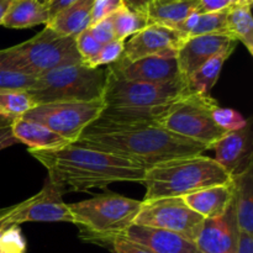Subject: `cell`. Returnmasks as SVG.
Masks as SVG:
<instances>
[{
  "instance_id": "obj_29",
  "label": "cell",
  "mask_w": 253,
  "mask_h": 253,
  "mask_svg": "<svg viewBox=\"0 0 253 253\" xmlns=\"http://www.w3.org/2000/svg\"><path fill=\"white\" fill-rule=\"evenodd\" d=\"M36 83V77L12 71L0 64V89L1 90L29 91Z\"/></svg>"
},
{
  "instance_id": "obj_35",
  "label": "cell",
  "mask_w": 253,
  "mask_h": 253,
  "mask_svg": "<svg viewBox=\"0 0 253 253\" xmlns=\"http://www.w3.org/2000/svg\"><path fill=\"white\" fill-rule=\"evenodd\" d=\"M110 245L113 246L114 253H153L146 247L130 241L123 236L115 237Z\"/></svg>"
},
{
  "instance_id": "obj_25",
  "label": "cell",
  "mask_w": 253,
  "mask_h": 253,
  "mask_svg": "<svg viewBox=\"0 0 253 253\" xmlns=\"http://www.w3.org/2000/svg\"><path fill=\"white\" fill-rule=\"evenodd\" d=\"M229 7L216 12H193L174 30H178L187 37L210 34H227L226 15ZM229 35V34H227Z\"/></svg>"
},
{
  "instance_id": "obj_13",
  "label": "cell",
  "mask_w": 253,
  "mask_h": 253,
  "mask_svg": "<svg viewBox=\"0 0 253 253\" xmlns=\"http://www.w3.org/2000/svg\"><path fill=\"white\" fill-rule=\"evenodd\" d=\"M63 193L49 180L40 193L30 199L20 203V207L14 215V224L19 226L22 222L43 221V222H72L68 204L62 199Z\"/></svg>"
},
{
  "instance_id": "obj_15",
  "label": "cell",
  "mask_w": 253,
  "mask_h": 253,
  "mask_svg": "<svg viewBox=\"0 0 253 253\" xmlns=\"http://www.w3.org/2000/svg\"><path fill=\"white\" fill-rule=\"evenodd\" d=\"M234 43H237V41L227 34L187 37L177 52V61L183 78H189L208 59Z\"/></svg>"
},
{
  "instance_id": "obj_8",
  "label": "cell",
  "mask_w": 253,
  "mask_h": 253,
  "mask_svg": "<svg viewBox=\"0 0 253 253\" xmlns=\"http://www.w3.org/2000/svg\"><path fill=\"white\" fill-rule=\"evenodd\" d=\"M190 93L193 90L187 79L155 84L127 81L109 72L103 101L108 108L156 109L170 105Z\"/></svg>"
},
{
  "instance_id": "obj_9",
  "label": "cell",
  "mask_w": 253,
  "mask_h": 253,
  "mask_svg": "<svg viewBox=\"0 0 253 253\" xmlns=\"http://www.w3.org/2000/svg\"><path fill=\"white\" fill-rule=\"evenodd\" d=\"M105 108L103 99L91 101H58L39 104L22 118L36 121L68 142L76 143L85 127L99 118Z\"/></svg>"
},
{
  "instance_id": "obj_32",
  "label": "cell",
  "mask_w": 253,
  "mask_h": 253,
  "mask_svg": "<svg viewBox=\"0 0 253 253\" xmlns=\"http://www.w3.org/2000/svg\"><path fill=\"white\" fill-rule=\"evenodd\" d=\"M74 40H76L77 51L81 56L82 62L89 61L90 58H93L101 48V44L91 36L90 31L88 29L82 31L78 36L74 37Z\"/></svg>"
},
{
  "instance_id": "obj_43",
  "label": "cell",
  "mask_w": 253,
  "mask_h": 253,
  "mask_svg": "<svg viewBox=\"0 0 253 253\" xmlns=\"http://www.w3.org/2000/svg\"><path fill=\"white\" fill-rule=\"evenodd\" d=\"M252 4L253 0H234L232 2V5H239V6H252Z\"/></svg>"
},
{
  "instance_id": "obj_36",
  "label": "cell",
  "mask_w": 253,
  "mask_h": 253,
  "mask_svg": "<svg viewBox=\"0 0 253 253\" xmlns=\"http://www.w3.org/2000/svg\"><path fill=\"white\" fill-rule=\"evenodd\" d=\"M231 6L230 0H198V12H216Z\"/></svg>"
},
{
  "instance_id": "obj_1",
  "label": "cell",
  "mask_w": 253,
  "mask_h": 253,
  "mask_svg": "<svg viewBox=\"0 0 253 253\" xmlns=\"http://www.w3.org/2000/svg\"><path fill=\"white\" fill-rule=\"evenodd\" d=\"M47 169L48 179L62 193L105 188L116 182L142 183L146 168L116 155L71 145L52 150H29Z\"/></svg>"
},
{
  "instance_id": "obj_45",
  "label": "cell",
  "mask_w": 253,
  "mask_h": 253,
  "mask_svg": "<svg viewBox=\"0 0 253 253\" xmlns=\"http://www.w3.org/2000/svg\"><path fill=\"white\" fill-rule=\"evenodd\" d=\"M40 1H41V2H43V4H46V2L48 1V0H40Z\"/></svg>"
},
{
  "instance_id": "obj_11",
  "label": "cell",
  "mask_w": 253,
  "mask_h": 253,
  "mask_svg": "<svg viewBox=\"0 0 253 253\" xmlns=\"http://www.w3.org/2000/svg\"><path fill=\"white\" fill-rule=\"evenodd\" d=\"M187 36L172 27L150 24L124 43L121 59L135 61L147 56H175Z\"/></svg>"
},
{
  "instance_id": "obj_4",
  "label": "cell",
  "mask_w": 253,
  "mask_h": 253,
  "mask_svg": "<svg viewBox=\"0 0 253 253\" xmlns=\"http://www.w3.org/2000/svg\"><path fill=\"white\" fill-rule=\"evenodd\" d=\"M82 63L76 40L44 26L32 39L0 51V64L12 71L40 77L54 68Z\"/></svg>"
},
{
  "instance_id": "obj_12",
  "label": "cell",
  "mask_w": 253,
  "mask_h": 253,
  "mask_svg": "<svg viewBox=\"0 0 253 253\" xmlns=\"http://www.w3.org/2000/svg\"><path fill=\"white\" fill-rule=\"evenodd\" d=\"M106 67L109 72L127 81L162 84L184 79L175 56H147L135 61L120 58Z\"/></svg>"
},
{
  "instance_id": "obj_39",
  "label": "cell",
  "mask_w": 253,
  "mask_h": 253,
  "mask_svg": "<svg viewBox=\"0 0 253 253\" xmlns=\"http://www.w3.org/2000/svg\"><path fill=\"white\" fill-rule=\"evenodd\" d=\"M124 5L132 11L147 16V11L155 0H123Z\"/></svg>"
},
{
  "instance_id": "obj_23",
  "label": "cell",
  "mask_w": 253,
  "mask_h": 253,
  "mask_svg": "<svg viewBox=\"0 0 253 253\" xmlns=\"http://www.w3.org/2000/svg\"><path fill=\"white\" fill-rule=\"evenodd\" d=\"M198 0H155L147 11L150 24L175 29L197 11Z\"/></svg>"
},
{
  "instance_id": "obj_42",
  "label": "cell",
  "mask_w": 253,
  "mask_h": 253,
  "mask_svg": "<svg viewBox=\"0 0 253 253\" xmlns=\"http://www.w3.org/2000/svg\"><path fill=\"white\" fill-rule=\"evenodd\" d=\"M10 4H11V0H0V25H1L2 19H4Z\"/></svg>"
},
{
  "instance_id": "obj_40",
  "label": "cell",
  "mask_w": 253,
  "mask_h": 253,
  "mask_svg": "<svg viewBox=\"0 0 253 253\" xmlns=\"http://www.w3.org/2000/svg\"><path fill=\"white\" fill-rule=\"evenodd\" d=\"M236 253H253V235L240 232Z\"/></svg>"
},
{
  "instance_id": "obj_33",
  "label": "cell",
  "mask_w": 253,
  "mask_h": 253,
  "mask_svg": "<svg viewBox=\"0 0 253 253\" xmlns=\"http://www.w3.org/2000/svg\"><path fill=\"white\" fill-rule=\"evenodd\" d=\"M124 6L123 0H94L90 25L111 16Z\"/></svg>"
},
{
  "instance_id": "obj_26",
  "label": "cell",
  "mask_w": 253,
  "mask_h": 253,
  "mask_svg": "<svg viewBox=\"0 0 253 253\" xmlns=\"http://www.w3.org/2000/svg\"><path fill=\"white\" fill-rule=\"evenodd\" d=\"M252 6L232 5L226 15L227 34L236 41H241L250 54H253V17Z\"/></svg>"
},
{
  "instance_id": "obj_31",
  "label": "cell",
  "mask_w": 253,
  "mask_h": 253,
  "mask_svg": "<svg viewBox=\"0 0 253 253\" xmlns=\"http://www.w3.org/2000/svg\"><path fill=\"white\" fill-rule=\"evenodd\" d=\"M212 120L220 128L227 131H236L245 127L247 121L236 110L230 108H221L217 105L212 111Z\"/></svg>"
},
{
  "instance_id": "obj_20",
  "label": "cell",
  "mask_w": 253,
  "mask_h": 253,
  "mask_svg": "<svg viewBox=\"0 0 253 253\" xmlns=\"http://www.w3.org/2000/svg\"><path fill=\"white\" fill-rule=\"evenodd\" d=\"M94 0H77L57 12L46 26L63 36L76 37L90 26Z\"/></svg>"
},
{
  "instance_id": "obj_21",
  "label": "cell",
  "mask_w": 253,
  "mask_h": 253,
  "mask_svg": "<svg viewBox=\"0 0 253 253\" xmlns=\"http://www.w3.org/2000/svg\"><path fill=\"white\" fill-rule=\"evenodd\" d=\"M232 182L237 229L240 232L253 235V166L232 177Z\"/></svg>"
},
{
  "instance_id": "obj_30",
  "label": "cell",
  "mask_w": 253,
  "mask_h": 253,
  "mask_svg": "<svg viewBox=\"0 0 253 253\" xmlns=\"http://www.w3.org/2000/svg\"><path fill=\"white\" fill-rule=\"evenodd\" d=\"M124 43L125 41L121 40H113L109 43H105L101 46L100 51L90 58L89 61L82 62L84 66L89 67V68H98V67L103 66H110V64L115 63L121 58L124 53Z\"/></svg>"
},
{
  "instance_id": "obj_2",
  "label": "cell",
  "mask_w": 253,
  "mask_h": 253,
  "mask_svg": "<svg viewBox=\"0 0 253 253\" xmlns=\"http://www.w3.org/2000/svg\"><path fill=\"white\" fill-rule=\"evenodd\" d=\"M76 145L116 155L150 168L158 163L204 155L209 148L166 130L156 123L128 126L89 125Z\"/></svg>"
},
{
  "instance_id": "obj_27",
  "label": "cell",
  "mask_w": 253,
  "mask_h": 253,
  "mask_svg": "<svg viewBox=\"0 0 253 253\" xmlns=\"http://www.w3.org/2000/svg\"><path fill=\"white\" fill-rule=\"evenodd\" d=\"M36 106V103L27 91L1 90L0 89V118L11 123Z\"/></svg>"
},
{
  "instance_id": "obj_19",
  "label": "cell",
  "mask_w": 253,
  "mask_h": 253,
  "mask_svg": "<svg viewBox=\"0 0 253 253\" xmlns=\"http://www.w3.org/2000/svg\"><path fill=\"white\" fill-rule=\"evenodd\" d=\"M10 127L12 136L19 143H25L29 150H52L71 145L66 138L57 135L48 127L29 119H15L10 123Z\"/></svg>"
},
{
  "instance_id": "obj_41",
  "label": "cell",
  "mask_w": 253,
  "mask_h": 253,
  "mask_svg": "<svg viewBox=\"0 0 253 253\" xmlns=\"http://www.w3.org/2000/svg\"><path fill=\"white\" fill-rule=\"evenodd\" d=\"M77 0H48L46 2V7L48 10V15H49V19L54 16L57 12H59L61 10H63L64 7L69 6L71 4L76 2Z\"/></svg>"
},
{
  "instance_id": "obj_34",
  "label": "cell",
  "mask_w": 253,
  "mask_h": 253,
  "mask_svg": "<svg viewBox=\"0 0 253 253\" xmlns=\"http://www.w3.org/2000/svg\"><path fill=\"white\" fill-rule=\"evenodd\" d=\"M88 30L90 31L91 36H93L101 46L105 43H109V42H111L113 40H115V32H114L111 16L105 17V19L90 25V26L88 27Z\"/></svg>"
},
{
  "instance_id": "obj_17",
  "label": "cell",
  "mask_w": 253,
  "mask_h": 253,
  "mask_svg": "<svg viewBox=\"0 0 253 253\" xmlns=\"http://www.w3.org/2000/svg\"><path fill=\"white\" fill-rule=\"evenodd\" d=\"M123 237L146 247L153 253H202L194 241L167 230L131 225Z\"/></svg>"
},
{
  "instance_id": "obj_14",
  "label": "cell",
  "mask_w": 253,
  "mask_h": 253,
  "mask_svg": "<svg viewBox=\"0 0 253 253\" xmlns=\"http://www.w3.org/2000/svg\"><path fill=\"white\" fill-rule=\"evenodd\" d=\"M253 146L251 123L247 121L245 127L236 131H227L216 141L214 160L229 173L231 177L245 172L253 166Z\"/></svg>"
},
{
  "instance_id": "obj_10",
  "label": "cell",
  "mask_w": 253,
  "mask_h": 253,
  "mask_svg": "<svg viewBox=\"0 0 253 253\" xmlns=\"http://www.w3.org/2000/svg\"><path fill=\"white\" fill-rule=\"evenodd\" d=\"M204 220L185 204L182 197H170L142 200L132 225L167 230L195 242Z\"/></svg>"
},
{
  "instance_id": "obj_28",
  "label": "cell",
  "mask_w": 253,
  "mask_h": 253,
  "mask_svg": "<svg viewBox=\"0 0 253 253\" xmlns=\"http://www.w3.org/2000/svg\"><path fill=\"white\" fill-rule=\"evenodd\" d=\"M111 21H113L115 39L121 41H125V39L133 36L150 25L146 15L132 11L125 5L115 14L111 15Z\"/></svg>"
},
{
  "instance_id": "obj_3",
  "label": "cell",
  "mask_w": 253,
  "mask_h": 253,
  "mask_svg": "<svg viewBox=\"0 0 253 253\" xmlns=\"http://www.w3.org/2000/svg\"><path fill=\"white\" fill-rule=\"evenodd\" d=\"M232 177L214 160L204 155L177 158L158 163L145 170L143 200L185 197L190 193L227 184Z\"/></svg>"
},
{
  "instance_id": "obj_44",
  "label": "cell",
  "mask_w": 253,
  "mask_h": 253,
  "mask_svg": "<svg viewBox=\"0 0 253 253\" xmlns=\"http://www.w3.org/2000/svg\"><path fill=\"white\" fill-rule=\"evenodd\" d=\"M0 253H9V252H7V251H6V250H5V249H4V247H2V246H1V245H0Z\"/></svg>"
},
{
  "instance_id": "obj_38",
  "label": "cell",
  "mask_w": 253,
  "mask_h": 253,
  "mask_svg": "<svg viewBox=\"0 0 253 253\" xmlns=\"http://www.w3.org/2000/svg\"><path fill=\"white\" fill-rule=\"evenodd\" d=\"M16 143H19V141L12 136L10 123L5 121L4 124H0V150H4Z\"/></svg>"
},
{
  "instance_id": "obj_5",
  "label": "cell",
  "mask_w": 253,
  "mask_h": 253,
  "mask_svg": "<svg viewBox=\"0 0 253 253\" xmlns=\"http://www.w3.org/2000/svg\"><path fill=\"white\" fill-rule=\"evenodd\" d=\"M142 202L119 194L95 195L91 199L68 204L73 224L85 239L113 241L133 224Z\"/></svg>"
},
{
  "instance_id": "obj_22",
  "label": "cell",
  "mask_w": 253,
  "mask_h": 253,
  "mask_svg": "<svg viewBox=\"0 0 253 253\" xmlns=\"http://www.w3.org/2000/svg\"><path fill=\"white\" fill-rule=\"evenodd\" d=\"M49 21L48 10L40 0H11L1 25L7 29H29Z\"/></svg>"
},
{
  "instance_id": "obj_7",
  "label": "cell",
  "mask_w": 253,
  "mask_h": 253,
  "mask_svg": "<svg viewBox=\"0 0 253 253\" xmlns=\"http://www.w3.org/2000/svg\"><path fill=\"white\" fill-rule=\"evenodd\" d=\"M217 105L210 95L193 91L168 105L156 124L210 150L226 132L212 120V111Z\"/></svg>"
},
{
  "instance_id": "obj_6",
  "label": "cell",
  "mask_w": 253,
  "mask_h": 253,
  "mask_svg": "<svg viewBox=\"0 0 253 253\" xmlns=\"http://www.w3.org/2000/svg\"><path fill=\"white\" fill-rule=\"evenodd\" d=\"M108 67L89 68L83 63L54 68L37 77L27 93L36 105L58 101H91L103 99Z\"/></svg>"
},
{
  "instance_id": "obj_37",
  "label": "cell",
  "mask_w": 253,
  "mask_h": 253,
  "mask_svg": "<svg viewBox=\"0 0 253 253\" xmlns=\"http://www.w3.org/2000/svg\"><path fill=\"white\" fill-rule=\"evenodd\" d=\"M20 204L14 205V207L6 208V209L0 210V237L4 235V232L6 230H9L10 227L16 226L14 224V215L15 212L19 209Z\"/></svg>"
},
{
  "instance_id": "obj_24",
  "label": "cell",
  "mask_w": 253,
  "mask_h": 253,
  "mask_svg": "<svg viewBox=\"0 0 253 253\" xmlns=\"http://www.w3.org/2000/svg\"><path fill=\"white\" fill-rule=\"evenodd\" d=\"M236 44L237 43L231 44V46H229L227 48H225L224 51L217 53L216 56L208 59L202 67H199V68L187 79L190 89H192L194 93L203 94V95H210V91H211V89L214 88L217 79H219L222 66H224L225 62L227 61V58L231 56L232 52L235 51Z\"/></svg>"
},
{
  "instance_id": "obj_16",
  "label": "cell",
  "mask_w": 253,
  "mask_h": 253,
  "mask_svg": "<svg viewBox=\"0 0 253 253\" xmlns=\"http://www.w3.org/2000/svg\"><path fill=\"white\" fill-rule=\"evenodd\" d=\"M239 234L232 202L222 216L204 220L195 245L202 253H236Z\"/></svg>"
},
{
  "instance_id": "obj_18",
  "label": "cell",
  "mask_w": 253,
  "mask_h": 253,
  "mask_svg": "<svg viewBox=\"0 0 253 253\" xmlns=\"http://www.w3.org/2000/svg\"><path fill=\"white\" fill-rule=\"evenodd\" d=\"M234 195V182H231L205 188L182 198L193 211L208 220L222 216L231 207Z\"/></svg>"
}]
</instances>
